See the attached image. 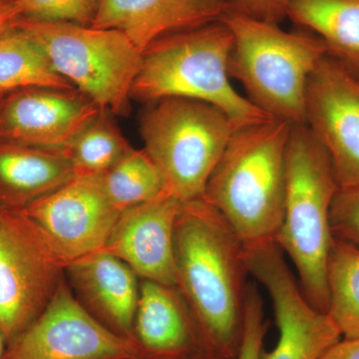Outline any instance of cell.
<instances>
[{
  "mask_svg": "<svg viewBox=\"0 0 359 359\" xmlns=\"http://www.w3.org/2000/svg\"><path fill=\"white\" fill-rule=\"evenodd\" d=\"M176 287L209 353L237 358L244 330L245 249L228 222L203 198L182 202L174 237Z\"/></svg>",
  "mask_w": 359,
  "mask_h": 359,
  "instance_id": "cell-1",
  "label": "cell"
},
{
  "mask_svg": "<svg viewBox=\"0 0 359 359\" xmlns=\"http://www.w3.org/2000/svg\"><path fill=\"white\" fill-rule=\"evenodd\" d=\"M290 129L269 119L236 130L205 186L203 199L245 248L275 242L282 226Z\"/></svg>",
  "mask_w": 359,
  "mask_h": 359,
  "instance_id": "cell-2",
  "label": "cell"
},
{
  "mask_svg": "<svg viewBox=\"0 0 359 359\" xmlns=\"http://www.w3.org/2000/svg\"><path fill=\"white\" fill-rule=\"evenodd\" d=\"M233 47V33L222 20L156 40L143 52L131 97L201 101L223 111L237 129L271 119L231 85Z\"/></svg>",
  "mask_w": 359,
  "mask_h": 359,
  "instance_id": "cell-3",
  "label": "cell"
},
{
  "mask_svg": "<svg viewBox=\"0 0 359 359\" xmlns=\"http://www.w3.org/2000/svg\"><path fill=\"white\" fill-rule=\"evenodd\" d=\"M339 190L332 163L306 125L290 129L285 211L276 244L294 264L306 299L327 313L330 212Z\"/></svg>",
  "mask_w": 359,
  "mask_h": 359,
  "instance_id": "cell-4",
  "label": "cell"
},
{
  "mask_svg": "<svg viewBox=\"0 0 359 359\" xmlns=\"http://www.w3.org/2000/svg\"><path fill=\"white\" fill-rule=\"evenodd\" d=\"M222 21L233 36L229 72L247 98L271 119L306 125L309 77L327 55L323 42L313 33L289 32L229 9Z\"/></svg>",
  "mask_w": 359,
  "mask_h": 359,
  "instance_id": "cell-5",
  "label": "cell"
},
{
  "mask_svg": "<svg viewBox=\"0 0 359 359\" xmlns=\"http://www.w3.org/2000/svg\"><path fill=\"white\" fill-rule=\"evenodd\" d=\"M14 25L44 51L54 69L101 109L126 114L143 53L119 30L20 16Z\"/></svg>",
  "mask_w": 359,
  "mask_h": 359,
  "instance_id": "cell-6",
  "label": "cell"
},
{
  "mask_svg": "<svg viewBox=\"0 0 359 359\" xmlns=\"http://www.w3.org/2000/svg\"><path fill=\"white\" fill-rule=\"evenodd\" d=\"M236 130L223 111L184 98L156 101L141 121L144 150L159 169L165 190L181 202L203 198Z\"/></svg>",
  "mask_w": 359,
  "mask_h": 359,
  "instance_id": "cell-7",
  "label": "cell"
},
{
  "mask_svg": "<svg viewBox=\"0 0 359 359\" xmlns=\"http://www.w3.org/2000/svg\"><path fill=\"white\" fill-rule=\"evenodd\" d=\"M66 266L25 212L0 207V334L6 346L48 306Z\"/></svg>",
  "mask_w": 359,
  "mask_h": 359,
  "instance_id": "cell-8",
  "label": "cell"
},
{
  "mask_svg": "<svg viewBox=\"0 0 359 359\" xmlns=\"http://www.w3.org/2000/svg\"><path fill=\"white\" fill-rule=\"evenodd\" d=\"M1 359H149L138 342L104 327L77 301L66 278L48 306L7 344Z\"/></svg>",
  "mask_w": 359,
  "mask_h": 359,
  "instance_id": "cell-9",
  "label": "cell"
},
{
  "mask_svg": "<svg viewBox=\"0 0 359 359\" xmlns=\"http://www.w3.org/2000/svg\"><path fill=\"white\" fill-rule=\"evenodd\" d=\"M250 276L268 292L275 311L278 339L259 359H320L342 339L327 313L314 308L275 242L245 248Z\"/></svg>",
  "mask_w": 359,
  "mask_h": 359,
  "instance_id": "cell-10",
  "label": "cell"
},
{
  "mask_svg": "<svg viewBox=\"0 0 359 359\" xmlns=\"http://www.w3.org/2000/svg\"><path fill=\"white\" fill-rule=\"evenodd\" d=\"M306 126L327 152L339 188L359 187V80L327 55L309 77Z\"/></svg>",
  "mask_w": 359,
  "mask_h": 359,
  "instance_id": "cell-11",
  "label": "cell"
},
{
  "mask_svg": "<svg viewBox=\"0 0 359 359\" xmlns=\"http://www.w3.org/2000/svg\"><path fill=\"white\" fill-rule=\"evenodd\" d=\"M100 177H75L22 210L67 264L102 250L121 214Z\"/></svg>",
  "mask_w": 359,
  "mask_h": 359,
  "instance_id": "cell-12",
  "label": "cell"
},
{
  "mask_svg": "<svg viewBox=\"0 0 359 359\" xmlns=\"http://www.w3.org/2000/svg\"><path fill=\"white\" fill-rule=\"evenodd\" d=\"M102 111L76 89L18 90L0 106V141L62 151Z\"/></svg>",
  "mask_w": 359,
  "mask_h": 359,
  "instance_id": "cell-13",
  "label": "cell"
},
{
  "mask_svg": "<svg viewBox=\"0 0 359 359\" xmlns=\"http://www.w3.org/2000/svg\"><path fill=\"white\" fill-rule=\"evenodd\" d=\"M182 202L167 190L120 214L103 249L140 280L176 287L174 237Z\"/></svg>",
  "mask_w": 359,
  "mask_h": 359,
  "instance_id": "cell-14",
  "label": "cell"
},
{
  "mask_svg": "<svg viewBox=\"0 0 359 359\" xmlns=\"http://www.w3.org/2000/svg\"><path fill=\"white\" fill-rule=\"evenodd\" d=\"M65 278L77 301L104 327L135 339L140 278L128 264L99 250L68 264Z\"/></svg>",
  "mask_w": 359,
  "mask_h": 359,
  "instance_id": "cell-15",
  "label": "cell"
},
{
  "mask_svg": "<svg viewBox=\"0 0 359 359\" xmlns=\"http://www.w3.org/2000/svg\"><path fill=\"white\" fill-rule=\"evenodd\" d=\"M226 0H99L91 26L119 30L143 53L156 40L221 21Z\"/></svg>",
  "mask_w": 359,
  "mask_h": 359,
  "instance_id": "cell-16",
  "label": "cell"
},
{
  "mask_svg": "<svg viewBox=\"0 0 359 359\" xmlns=\"http://www.w3.org/2000/svg\"><path fill=\"white\" fill-rule=\"evenodd\" d=\"M134 337L149 359H186L209 353L180 290L152 280H140Z\"/></svg>",
  "mask_w": 359,
  "mask_h": 359,
  "instance_id": "cell-17",
  "label": "cell"
},
{
  "mask_svg": "<svg viewBox=\"0 0 359 359\" xmlns=\"http://www.w3.org/2000/svg\"><path fill=\"white\" fill-rule=\"evenodd\" d=\"M76 177L63 151L0 141V207L22 211Z\"/></svg>",
  "mask_w": 359,
  "mask_h": 359,
  "instance_id": "cell-18",
  "label": "cell"
},
{
  "mask_svg": "<svg viewBox=\"0 0 359 359\" xmlns=\"http://www.w3.org/2000/svg\"><path fill=\"white\" fill-rule=\"evenodd\" d=\"M287 18L318 36L327 56L359 80V0H289Z\"/></svg>",
  "mask_w": 359,
  "mask_h": 359,
  "instance_id": "cell-19",
  "label": "cell"
},
{
  "mask_svg": "<svg viewBox=\"0 0 359 359\" xmlns=\"http://www.w3.org/2000/svg\"><path fill=\"white\" fill-rule=\"evenodd\" d=\"M29 88L75 89L39 44L18 26L0 34V93Z\"/></svg>",
  "mask_w": 359,
  "mask_h": 359,
  "instance_id": "cell-20",
  "label": "cell"
},
{
  "mask_svg": "<svg viewBox=\"0 0 359 359\" xmlns=\"http://www.w3.org/2000/svg\"><path fill=\"white\" fill-rule=\"evenodd\" d=\"M327 313L346 339H359V249L334 238L327 263Z\"/></svg>",
  "mask_w": 359,
  "mask_h": 359,
  "instance_id": "cell-21",
  "label": "cell"
},
{
  "mask_svg": "<svg viewBox=\"0 0 359 359\" xmlns=\"http://www.w3.org/2000/svg\"><path fill=\"white\" fill-rule=\"evenodd\" d=\"M132 149L114 122L102 111L62 151L76 177H100Z\"/></svg>",
  "mask_w": 359,
  "mask_h": 359,
  "instance_id": "cell-22",
  "label": "cell"
},
{
  "mask_svg": "<svg viewBox=\"0 0 359 359\" xmlns=\"http://www.w3.org/2000/svg\"><path fill=\"white\" fill-rule=\"evenodd\" d=\"M100 178L106 195L121 212L154 199L165 190L159 169L144 149H132Z\"/></svg>",
  "mask_w": 359,
  "mask_h": 359,
  "instance_id": "cell-23",
  "label": "cell"
},
{
  "mask_svg": "<svg viewBox=\"0 0 359 359\" xmlns=\"http://www.w3.org/2000/svg\"><path fill=\"white\" fill-rule=\"evenodd\" d=\"M21 16L46 21L90 26L95 18L99 0H14Z\"/></svg>",
  "mask_w": 359,
  "mask_h": 359,
  "instance_id": "cell-24",
  "label": "cell"
},
{
  "mask_svg": "<svg viewBox=\"0 0 359 359\" xmlns=\"http://www.w3.org/2000/svg\"><path fill=\"white\" fill-rule=\"evenodd\" d=\"M268 323L264 304L256 283H249L245 301L244 330L237 359H259L264 351Z\"/></svg>",
  "mask_w": 359,
  "mask_h": 359,
  "instance_id": "cell-25",
  "label": "cell"
},
{
  "mask_svg": "<svg viewBox=\"0 0 359 359\" xmlns=\"http://www.w3.org/2000/svg\"><path fill=\"white\" fill-rule=\"evenodd\" d=\"M334 238L359 249V187L337 191L330 212Z\"/></svg>",
  "mask_w": 359,
  "mask_h": 359,
  "instance_id": "cell-26",
  "label": "cell"
},
{
  "mask_svg": "<svg viewBox=\"0 0 359 359\" xmlns=\"http://www.w3.org/2000/svg\"><path fill=\"white\" fill-rule=\"evenodd\" d=\"M229 11L254 20L280 25L287 20L289 0H226Z\"/></svg>",
  "mask_w": 359,
  "mask_h": 359,
  "instance_id": "cell-27",
  "label": "cell"
},
{
  "mask_svg": "<svg viewBox=\"0 0 359 359\" xmlns=\"http://www.w3.org/2000/svg\"><path fill=\"white\" fill-rule=\"evenodd\" d=\"M320 359H359V339L342 337L330 346Z\"/></svg>",
  "mask_w": 359,
  "mask_h": 359,
  "instance_id": "cell-28",
  "label": "cell"
},
{
  "mask_svg": "<svg viewBox=\"0 0 359 359\" xmlns=\"http://www.w3.org/2000/svg\"><path fill=\"white\" fill-rule=\"evenodd\" d=\"M21 16L14 0H0V23L15 22Z\"/></svg>",
  "mask_w": 359,
  "mask_h": 359,
  "instance_id": "cell-29",
  "label": "cell"
},
{
  "mask_svg": "<svg viewBox=\"0 0 359 359\" xmlns=\"http://www.w3.org/2000/svg\"><path fill=\"white\" fill-rule=\"evenodd\" d=\"M186 359H233L224 358V356L219 355V354H215L211 353H201L195 354V355L191 356ZM237 359V358H236Z\"/></svg>",
  "mask_w": 359,
  "mask_h": 359,
  "instance_id": "cell-30",
  "label": "cell"
},
{
  "mask_svg": "<svg viewBox=\"0 0 359 359\" xmlns=\"http://www.w3.org/2000/svg\"><path fill=\"white\" fill-rule=\"evenodd\" d=\"M14 23H15V22L0 23V34H1V33H4V32H6V30L8 29V28H11V26H13Z\"/></svg>",
  "mask_w": 359,
  "mask_h": 359,
  "instance_id": "cell-31",
  "label": "cell"
},
{
  "mask_svg": "<svg viewBox=\"0 0 359 359\" xmlns=\"http://www.w3.org/2000/svg\"><path fill=\"white\" fill-rule=\"evenodd\" d=\"M4 348H6V341H4V337L0 334V359L2 358V354H4Z\"/></svg>",
  "mask_w": 359,
  "mask_h": 359,
  "instance_id": "cell-32",
  "label": "cell"
},
{
  "mask_svg": "<svg viewBox=\"0 0 359 359\" xmlns=\"http://www.w3.org/2000/svg\"><path fill=\"white\" fill-rule=\"evenodd\" d=\"M7 94H1L0 93V106H1L2 102H4V98H6V96Z\"/></svg>",
  "mask_w": 359,
  "mask_h": 359,
  "instance_id": "cell-33",
  "label": "cell"
}]
</instances>
